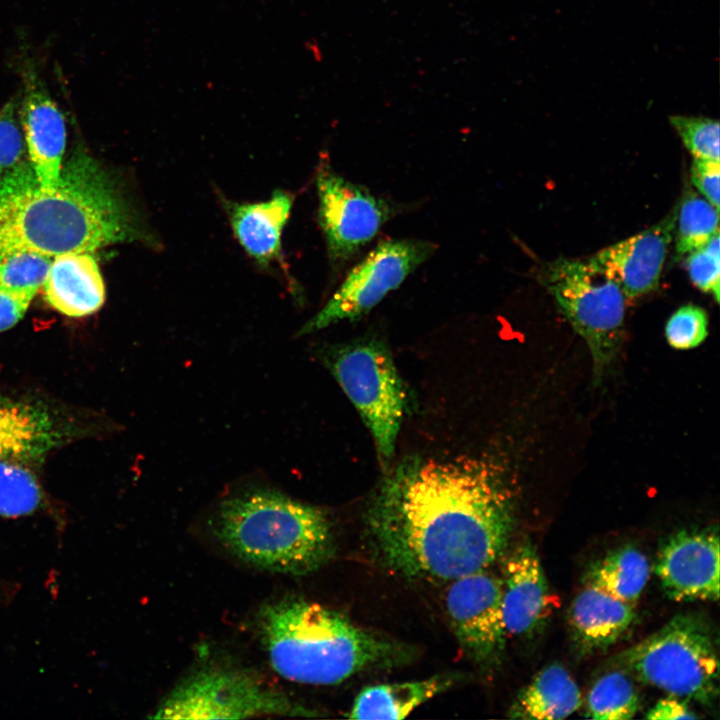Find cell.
I'll list each match as a JSON object with an SVG mask.
<instances>
[{"label":"cell","instance_id":"obj_2","mask_svg":"<svg viewBox=\"0 0 720 720\" xmlns=\"http://www.w3.org/2000/svg\"><path fill=\"white\" fill-rule=\"evenodd\" d=\"M143 238L119 185L84 152L63 164L54 189L43 188L27 162L0 176V255L53 258Z\"/></svg>","mask_w":720,"mask_h":720},{"label":"cell","instance_id":"obj_31","mask_svg":"<svg viewBox=\"0 0 720 720\" xmlns=\"http://www.w3.org/2000/svg\"><path fill=\"white\" fill-rule=\"evenodd\" d=\"M31 301L0 289V332L16 325L24 317Z\"/></svg>","mask_w":720,"mask_h":720},{"label":"cell","instance_id":"obj_25","mask_svg":"<svg viewBox=\"0 0 720 720\" xmlns=\"http://www.w3.org/2000/svg\"><path fill=\"white\" fill-rule=\"evenodd\" d=\"M52 257L15 251L0 255V289L33 299L46 279Z\"/></svg>","mask_w":720,"mask_h":720},{"label":"cell","instance_id":"obj_17","mask_svg":"<svg viewBox=\"0 0 720 720\" xmlns=\"http://www.w3.org/2000/svg\"><path fill=\"white\" fill-rule=\"evenodd\" d=\"M42 291L51 307L69 317L90 315L105 301L104 281L90 252L53 257Z\"/></svg>","mask_w":720,"mask_h":720},{"label":"cell","instance_id":"obj_14","mask_svg":"<svg viewBox=\"0 0 720 720\" xmlns=\"http://www.w3.org/2000/svg\"><path fill=\"white\" fill-rule=\"evenodd\" d=\"M719 553L716 528L684 529L665 539L655 567L665 594L677 602L717 601Z\"/></svg>","mask_w":720,"mask_h":720},{"label":"cell","instance_id":"obj_30","mask_svg":"<svg viewBox=\"0 0 720 720\" xmlns=\"http://www.w3.org/2000/svg\"><path fill=\"white\" fill-rule=\"evenodd\" d=\"M690 179L698 192L716 209H719V161L694 158L690 169Z\"/></svg>","mask_w":720,"mask_h":720},{"label":"cell","instance_id":"obj_7","mask_svg":"<svg viewBox=\"0 0 720 720\" xmlns=\"http://www.w3.org/2000/svg\"><path fill=\"white\" fill-rule=\"evenodd\" d=\"M329 367L369 428L382 465L387 466L408 401L389 351L376 341L350 344L332 353Z\"/></svg>","mask_w":720,"mask_h":720},{"label":"cell","instance_id":"obj_19","mask_svg":"<svg viewBox=\"0 0 720 720\" xmlns=\"http://www.w3.org/2000/svg\"><path fill=\"white\" fill-rule=\"evenodd\" d=\"M635 617L633 604L587 585L572 603L569 622L577 647L590 653L616 643Z\"/></svg>","mask_w":720,"mask_h":720},{"label":"cell","instance_id":"obj_12","mask_svg":"<svg viewBox=\"0 0 720 720\" xmlns=\"http://www.w3.org/2000/svg\"><path fill=\"white\" fill-rule=\"evenodd\" d=\"M446 609L457 640L475 662L490 664L507 637L501 606V579L488 569L452 580Z\"/></svg>","mask_w":720,"mask_h":720},{"label":"cell","instance_id":"obj_11","mask_svg":"<svg viewBox=\"0 0 720 720\" xmlns=\"http://www.w3.org/2000/svg\"><path fill=\"white\" fill-rule=\"evenodd\" d=\"M318 219L330 259L340 264L370 242L390 217L385 201L322 164L316 175Z\"/></svg>","mask_w":720,"mask_h":720},{"label":"cell","instance_id":"obj_28","mask_svg":"<svg viewBox=\"0 0 720 720\" xmlns=\"http://www.w3.org/2000/svg\"><path fill=\"white\" fill-rule=\"evenodd\" d=\"M719 231L702 247L690 252L686 259L689 277L693 284L715 301L720 296V246Z\"/></svg>","mask_w":720,"mask_h":720},{"label":"cell","instance_id":"obj_23","mask_svg":"<svg viewBox=\"0 0 720 720\" xmlns=\"http://www.w3.org/2000/svg\"><path fill=\"white\" fill-rule=\"evenodd\" d=\"M639 709V697L630 677L612 671L600 677L586 701L587 717L597 720L632 719Z\"/></svg>","mask_w":720,"mask_h":720},{"label":"cell","instance_id":"obj_26","mask_svg":"<svg viewBox=\"0 0 720 720\" xmlns=\"http://www.w3.org/2000/svg\"><path fill=\"white\" fill-rule=\"evenodd\" d=\"M669 120L694 158L719 161L720 126L717 120L683 115L671 116Z\"/></svg>","mask_w":720,"mask_h":720},{"label":"cell","instance_id":"obj_1","mask_svg":"<svg viewBox=\"0 0 720 720\" xmlns=\"http://www.w3.org/2000/svg\"><path fill=\"white\" fill-rule=\"evenodd\" d=\"M368 534L382 564L407 578L452 581L488 569L516 523L504 469L486 459H405L368 510Z\"/></svg>","mask_w":720,"mask_h":720},{"label":"cell","instance_id":"obj_15","mask_svg":"<svg viewBox=\"0 0 720 720\" xmlns=\"http://www.w3.org/2000/svg\"><path fill=\"white\" fill-rule=\"evenodd\" d=\"M677 205L651 227L590 256L627 299L655 290L675 231Z\"/></svg>","mask_w":720,"mask_h":720},{"label":"cell","instance_id":"obj_13","mask_svg":"<svg viewBox=\"0 0 720 720\" xmlns=\"http://www.w3.org/2000/svg\"><path fill=\"white\" fill-rule=\"evenodd\" d=\"M19 72L22 91L18 114L29 164L39 184L54 189L63 169L65 118L33 59L22 57Z\"/></svg>","mask_w":720,"mask_h":720},{"label":"cell","instance_id":"obj_3","mask_svg":"<svg viewBox=\"0 0 720 720\" xmlns=\"http://www.w3.org/2000/svg\"><path fill=\"white\" fill-rule=\"evenodd\" d=\"M260 639L273 669L309 685H336L364 671L405 662L409 648L356 625L321 604L286 598L259 614Z\"/></svg>","mask_w":720,"mask_h":720},{"label":"cell","instance_id":"obj_20","mask_svg":"<svg viewBox=\"0 0 720 720\" xmlns=\"http://www.w3.org/2000/svg\"><path fill=\"white\" fill-rule=\"evenodd\" d=\"M582 704L578 685L559 664L540 670L513 701L508 715L524 720L564 719Z\"/></svg>","mask_w":720,"mask_h":720},{"label":"cell","instance_id":"obj_18","mask_svg":"<svg viewBox=\"0 0 720 720\" xmlns=\"http://www.w3.org/2000/svg\"><path fill=\"white\" fill-rule=\"evenodd\" d=\"M292 205L293 197L282 190L266 201L228 204L234 236L260 266L267 267L280 258L281 236Z\"/></svg>","mask_w":720,"mask_h":720},{"label":"cell","instance_id":"obj_24","mask_svg":"<svg viewBox=\"0 0 720 720\" xmlns=\"http://www.w3.org/2000/svg\"><path fill=\"white\" fill-rule=\"evenodd\" d=\"M718 209L693 190L686 191L677 204L675 249L684 256L705 245L719 231Z\"/></svg>","mask_w":720,"mask_h":720},{"label":"cell","instance_id":"obj_29","mask_svg":"<svg viewBox=\"0 0 720 720\" xmlns=\"http://www.w3.org/2000/svg\"><path fill=\"white\" fill-rule=\"evenodd\" d=\"M19 103L20 92L0 109V176L19 164L26 150Z\"/></svg>","mask_w":720,"mask_h":720},{"label":"cell","instance_id":"obj_10","mask_svg":"<svg viewBox=\"0 0 720 720\" xmlns=\"http://www.w3.org/2000/svg\"><path fill=\"white\" fill-rule=\"evenodd\" d=\"M436 250L428 241L381 242L346 276L323 308L300 330L307 334L341 320H356L375 307Z\"/></svg>","mask_w":720,"mask_h":720},{"label":"cell","instance_id":"obj_6","mask_svg":"<svg viewBox=\"0 0 720 720\" xmlns=\"http://www.w3.org/2000/svg\"><path fill=\"white\" fill-rule=\"evenodd\" d=\"M538 277L587 344L594 379L600 382L622 345L626 296L591 257H559L542 265Z\"/></svg>","mask_w":720,"mask_h":720},{"label":"cell","instance_id":"obj_9","mask_svg":"<svg viewBox=\"0 0 720 720\" xmlns=\"http://www.w3.org/2000/svg\"><path fill=\"white\" fill-rule=\"evenodd\" d=\"M63 438L46 410L0 400V515L16 518L39 508L40 469L48 452Z\"/></svg>","mask_w":720,"mask_h":720},{"label":"cell","instance_id":"obj_5","mask_svg":"<svg viewBox=\"0 0 720 720\" xmlns=\"http://www.w3.org/2000/svg\"><path fill=\"white\" fill-rule=\"evenodd\" d=\"M618 664L669 695L701 704L718 696L717 644L709 625L695 614L674 616L619 654Z\"/></svg>","mask_w":720,"mask_h":720},{"label":"cell","instance_id":"obj_27","mask_svg":"<svg viewBox=\"0 0 720 720\" xmlns=\"http://www.w3.org/2000/svg\"><path fill=\"white\" fill-rule=\"evenodd\" d=\"M708 335L706 311L696 305H684L668 319L665 336L669 345L678 350L698 347Z\"/></svg>","mask_w":720,"mask_h":720},{"label":"cell","instance_id":"obj_32","mask_svg":"<svg viewBox=\"0 0 720 720\" xmlns=\"http://www.w3.org/2000/svg\"><path fill=\"white\" fill-rule=\"evenodd\" d=\"M650 720L695 719L698 716L679 697L669 695L656 702L645 715Z\"/></svg>","mask_w":720,"mask_h":720},{"label":"cell","instance_id":"obj_16","mask_svg":"<svg viewBox=\"0 0 720 720\" xmlns=\"http://www.w3.org/2000/svg\"><path fill=\"white\" fill-rule=\"evenodd\" d=\"M548 581L534 545L526 540L507 556L501 579V606L507 636L537 630L552 611Z\"/></svg>","mask_w":720,"mask_h":720},{"label":"cell","instance_id":"obj_4","mask_svg":"<svg viewBox=\"0 0 720 720\" xmlns=\"http://www.w3.org/2000/svg\"><path fill=\"white\" fill-rule=\"evenodd\" d=\"M214 533L233 556L273 573L306 575L333 554L325 512L273 491L249 492L222 502Z\"/></svg>","mask_w":720,"mask_h":720},{"label":"cell","instance_id":"obj_21","mask_svg":"<svg viewBox=\"0 0 720 720\" xmlns=\"http://www.w3.org/2000/svg\"><path fill=\"white\" fill-rule=\"evenodd\" d=\"M453 679H428L368 686L360 691L347 717L350 719H403L415 708L446 690Z\"/></svg>","mask_w":720,"mask_h":720},{"label":"cell","instance_id":"obj_22","mask_svg":"<svg viewBox=\"0 0 720 720\" xmlns=\"http://www.w3.org/2000/svg\"><path fill=\"white\" fill-rule=\"evenodd\" d=\"M650 577L647 557L633 546L611 551L595 562L587 573V585L633 604Z\"/></svg>","mask_w":720,"mask_h":720},{"label":"cell","instance_id":"obj_8","mask_svg":"<svg viewBox=\"0 0 720 720\" xmlns=\"http://www.w3.org/2000/svg\"><path fill=\"white\" fill-rule=\"evenodd\" d=\"M267 715L311 716L313 713L246 672L209 668L181 682L151 718L245 719Z\"/></svg>","mask_w":720,"mask_h":720}]
</instances>
